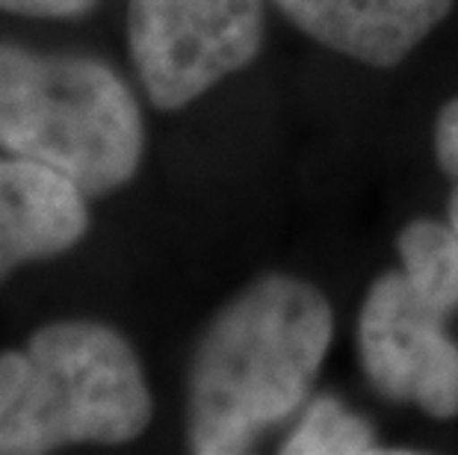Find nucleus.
I'll return each mask as SVG.
<instances>
[{"label": "nucleus", "mask_w": 458, "mask_h": 455, "mask_svg": "<svg viewBox=\"0 0 458 455\" xmlns=\"http://www.w3.org/2000/svg\"><path fill=\"white\" fill-rule=\"evenodd\" d=\"M335 337L328 296L310 281L267 273L201 332L187 375V443L199 455L249 452L310 400Z\"/></svg>", "instance_id": "f257e3e1"}, {"label": "nucleus", "mask_w": 458, "mask_h": 455, "mask_svg": "<svg viewBox=\"0 0 458 455\" xmlns=\"http://www.w3.org/2000/svg\"><path fill=\"white\" fill-rule=\"evenodd\" d=\"M151 414L140 355L113 325L56 319L0 352V455L128 443Z\"/></svg>", "instance_id": "f03ea898"}, {"label": "nucleus", "mask_w": 458, "mask_h": 455, "mask_svg": "<svg viewBox=\"0 0 458 455\" xmlns=\"http://www.w3.org/2000/svg\"><path fill=\"white\" fill-rule=\"evenodd\" d=\"M0 148L110 196L142 163L140 101L104 60L0 42Z\"/></svg>", "instance_id": "7ed1b4c3"}, {"label": "nucleus", "mask_w": 458, "mask_h": 455, "mask_svg": "<svg viewBox=\"0 0 458 455\" xmlns=\"http://www.w3.org/2000/svg\"><path fill=\"white\" fill-rule=\"evenodd\" d=\"M263 0H128V45L151 104L174 113L263 47Z\"/></svg>", "instance_id": "20e7f679"}, {"label": "nucleus", "mask_w": 458, "mask_h": 455, "mask_svg": "<svg viewBox=\"0 0 458 455\" xmlns=\"http://www.w3.org/2000/svg\"><path fill=\"white\" fill-rule=\"evenodd\" d=\"M403 269L369 284L358 314V361L387 402H411L435 420L458 417V343Z\"/></svg>", "instance_id": "39448f33"}, {"label": "nucleus", "mask_w": 458, "mask_h": 455, "mask_svg": "<svg viewBox=\"0 0 458 455\" xmlns=\"http://www.w3.org/2000/svg\"><path fill=\"white\" fill-rule=\"evenodd\" d=\"M290 24L349 60L394 69L450 18L455 0H272Z\"/></svg>", "instance_id": "423d86ee"}, {"label": "nucleus", "mask_w": 458, "mask_h": 455, "mask_svg": "<svg viewBox=\"0 0 458 455\" xmlns=\"http://www.w3.org/2000/svg\"><path fill=\"white\" fill-rule=\"evenodd\" d=\"M89 231L86 192L51 166L0 157V281L74 249Z\"/></svg>", "instance_id": "0eeeda50"}, {"label": "nucleus", "mask_w": 458, "mask_h": 455, "mask_svg": "<svg viewBox=\"0 0 458 455\" xmlns=\"http://www.w3.org/2000/svg\"><path fill=\"white\" fill-rule=\"evenodd\" d=\"M396 251L414 293L453 316L458 311V231L435 219H414L399 231Z\"/></svg>", "instance_id": "6e6552de"}, {"label": "nucleus", "mask_w": 458, "mask_h": 455, "mask_svg": "<svg viewBox=\"0 0 458 455\" xmlns=\"http://www.w3.org/2000/svg\"><path fill=\"white\" fill-rule=\"evenodd\" d=\"M281 452L326 455V452H382L376 447L373 429L340 405L335 396H319L308 405L299 429L290 434Z\"/></svg>", "instance_id": "1a4fd4ad"}, {"label": "nucleus", "mask_w": 458, "mask_h": 455, "mask_svg": "<svg viewBox=\"0 0 458 455\" xmlns=\"http://www.w3.org/2000/svg\"><path fill=\"white\" fill-rule=\"evenodd\" d=\"M435 160L444 175L458 183V95L441 106L435 119Z\"/></svg>", "instance_id": "9d476101"}, {"label": "nucleus", "mask_w": 458, "mask_h": 455, "mask_svg": "<svg viewBox=\"0 0 458 455\" xmlns=\"http://www.w3.org/2000/svg\"><path fill=\"white\" fill-rule=\"evenodd\" d=\"M98 0H0V9L24 18H83Z\"/></svg>", "instance_id": "9b49d317"}, {"label": "nucleus", "mask_w": 458, "mask_h": 455, "mask_svg": "<svg viewBox=\"0 0 458 455\" xmlns=\"http://www.w3.org/2000/svg\"><path fill=\"white\" fill-rule=\"evenodd\" d=\"M446 213H450V225L458 231V183H455L453 192H450V207H446Z\"/></svg>", "instance_id": "f8f14e48"}]
</instances>
